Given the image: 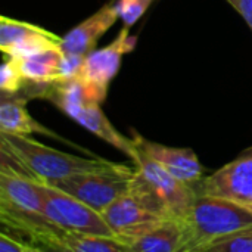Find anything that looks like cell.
<instances>
[{
  "instance_id": "obj_4",
  "label": "cell",
  "mask_w": 252,
  "mask_h": 252,
  "mask_svg": "<svg viewBox=\"0 0 252 252\" xmlns=\"http://www.w3.org/2000/svg\"><path fill=\"white\" fill-rule=\"evenodd\" d=\"M130 193L148 210L168 221H183L192 211L198 192L180 182L155 161L139 154Z\"/></svg>"
},
{
  "instance_id": "obj_20",
  "label": "cell",
  "mask_w": 252,
  "mask_h": 252,
  "mask_svg": "<svg viewBox=\"0 0 252 252\" xmlns=\"http://www.w3.org/2000/svg\"><path fill=\"white\" fill-rule=\"evenodd\" d=\"M152 0H120V18L124 27L131 28L148 10Z\"/></svg>"
},
{
  "instance_id": "obj_24",
  "label": "cell",
  "mask_w": 252,
  "mask_h": 252,
  "mask_svg": "<svg viewBox=\"0 0 252 252\" xmlns=\"http://www.w3.org/2000/svg\"><path fill=\"white\" fill-rule=\"evenodd\" d=\"M25 250H27V252H46L34 244H25Z\"/></svg>"
},
{
  "instance_id": "obj_12",
  "label": "cell",
  "mask_w": 252,
  "mask_h": 252,
  "mask_svg": "<svg viewBox=\"0 0 252 252\" xmlns=\"http://www.w3.org/2000/svg\"><path fill=\"white\" fill-rule=\"evenodd\" d=\"M120 18V0L103 4L93 15L68 31L61 40L63 53L87 56L92 53L100 37L117 22Z\"/></svg>"
},
{
  "instance_id": "obj_13",
  "label": "cell",
  "mask_w": 252,
  "mask_h": 252,
  "mask_svg": "<svg viewBox=\"0 0 252 252\" xmlns=\"http://www.w3.org/2000/svg\"><path fill=\"white\" fill-rule=\"evenodd\" d=\"M71 120L78 123L81 127H84L87 131L93 133L103 142L109 143L115 149L121 151L124 155H127L133 162L137 161L139 158V151L136 148V143L133 137H126L121 134L112 123L108 120V117L103 114L100 103L96 102H86L81 106H78L71 115Z\"/></svg>"
},
{
  "instance_id": "obj_8",
  "label": "cell",
  "mask_w": 252,
  "mask_h": 252,
  "mask_svg": "<svg viewBox=\"0 0 252 252\" xmlns=\"http://www.w3.org/2000/svg\"><path fill=\"white\" fill-rule=\"evenodd\" d=\"M136 41L137 38L130 35V28L123 27L114 41L86 56L77 78H81L102 99H106L109 83L120 71L123 56L136 47Z\"/></svg>"
},
{
  "instance_id": "obj_7",
  "label": "cell",
  "mask_w": 252,
  "mask_h": 252,
  "mask_svg": "<svg viewBox=\"0 0 252 252\" xmlns=\"http://www.w3.org/2000/svg\"><path fill=\"white\" fill-rule=\"evenodd\" d=\"M195 189L198 195L221 198L252 213V149L204 177Z\"/></svg>"
},
{
  "instance_id": "obj_19",
  "label": "cell",
  "mask_w": 252,
  "mask_h": 252,
  "mask_svg": "<svg viewBox=\"0 0 252 252\" xmlns=\"http://www.w3.org/2000/svg\"><path fill=\"white\" fill-rule=\"evenodd\" d=\"M202 252H252V227L235 233Z\"/></svg>"
},
{
  "instance_id": "obj_14",
  "label": "cell",
  "mask_w": 252,
  "mask_h": 252,
  "mask_svg": "<svg viewBox=\"0 0 252 252\" xmlns=\"http://www.w3.org/2000/svg\"><path fill=\"white\" fill-rule=\"evenodd\" d=\"M27 99L21 97L19 94H1L0 100V133L7 134H19V136H30V134H43L53 137L56 140H62L71 146L80 148L72 142L65 140L50 128L40 124L37 120L31 117L27 109ZM83 149V148H80Z\"/></svg>"
},
{
  "instance_id": "obj_9",
  "label": "cell",
  "mask_w": 252,
  "mask_h": 252,
  "mask_svg": "<svg viewBox=\"0 0 252 252\" xmlns=\"http://www.w3.org/2000/svg\"><path fill=\"white\" fill-rule=\"evenodd\" d=\"M102 217L114 233V238L127 245L168 221L142 205L130 192L111 204L102 213Z\"/></svg>"
},
{
  "instance_id": "obj_16",
  "label": "cell",
  "mask_w": 252,
  "mask_h": 252,
  "mask_svg": "<svg viewBox=\"0 0 252 252\" xmlns=\"http://www.w3.org/2000/svg\"><path fill=\"white\" fill-rule=\"evenodd\" d=\"M40 244H58L71 252H128V245L115 238L65 230L56 238Z\"/></svg>"
},
{
  "instance_id": "obj_17",
  "label": "cell",
  "mask_w": 252,
  "mask_h": 252,
  "mask_svg": "<svg viewBox=\"0 0 252 252\" xmlns=\"http://www.w3.org/2000/svg\"><path fill=\"white\" fill-rule=\"evenodd\" d=\"M182 239V223L165 221L157 229L128 244V252H177Z\"/></svg>"
},
{
  "instance_id": "obj_1",
  "label": "cell",
  "mask_w": 252,
  "mask_h": 252,
  "mask_svg": "<svg viewBox=\"0 0 252 252\" xmlns=\"http://www.w3.org/2000/svg\"><path fill=\"white\" fill-rule=\"evenodd\" d=\"M0 152L6 162L25 176L50 183L69 176L96 171L112 165L100 157H78L46 146L30 136L0 133Z\"/></svg>"
},
{
  "instance_id": "obj_18",
  "label": "cell",
  "mask_w": 252,
  "mask_h": 252,
  "mask_svg": "<svg viewBox=\"0 0 252 252\" xmlns=\"http://www.w3.org/2000/svg\"><path fill=\"white\" fill-rule=\"evenodd\" d=\"M25 78L19 69L18 61L15 58L4 56L0 68V92L1 94H18L24 86Z\"/></svg>"
},
{
  "instance_id": "obj_3",
  "label": "cell",
  "mask_w": 252,
  "mask_h": 252,
  "mask_svg": "<svg viewBox=\"0 0 252 252\" xmlns=\"http://www.w3.org/2000/svg\"><path fill=\"white\" fill-rule=\"evenodd\" d=\"M182 223L177 252H202L211 245L252 227V213L216 196L198 195L189 216Z\"/></svg>"
},
{
  "instance_id": "obj_22",
  "label": "cell",
  "mask_w": 252,
  "mask_h": 252,
  "mask_svg": "<svg viewBox=\"0 0 252 252\" xmlns=\"http://www.w3.org/2000/svg\"><path fill=\"white\" fill-rule=\"evenodd\" d=\"M0 252H27V250L25 244L13 239L6 232H3L0 236Z\"/></svg>"
},
{
  "instance_id": "obj_11",
  "label": "cell",
  "mask_w": 252,
  "mask_h": 252,
  "mask_svg": "<svg viewBox=\"0 0 252 252\" xmlns=\"http://www.w3.org/2000/svg\"><path fill=\"white\" fill-rule=\"evenodd\" d=\"M133 140L140 155L155 161L180 182L196 186L204 179V167L192 149L165 146L148 140L136 131L133 133Z\"/></svg>"
},
{
  "instance_id": "obj_10",
  "label": "cell",
  "mask_w": 252,
  "mask_h": 252,
  "mask_svg": "<svg viewBox=\"0 0 252 252\" xmlns=\"http://www.w3.org/2000/svg\"><path fill=\"white\" fill-rule=\"evenodd\" d=\"M62 37L55 32L9 16L0 18V50L9 58H25L47 49L59 47Z\"/></svg>"
},
{
  "instance_id": "obj_23",
  "label": "cell",
  "mask_w": 252,
  "mask_h": 252,
  "mask_svg": "<svg viewBox=\"0 0 252 252\" xmlns=\"http://www.w3.org/2000/svg\"><path fill=\"white\" fill-rule=\"evenodd\" d=\"M34 245L40 247L43 251H46V252H71V251H68L66 248H63V247L58 245V244H34Z\"/></svg>"
},
{
  "instance_id": "obj_5",
  "label": "cell",
  "mask_w": 252,
  "mask_h": 252,
  "mask_svg": "<svg viewBox=\"0 0 252 252\" xmlns=\"http://www.w3.org/2000/svg\"><path fill=\"white\" fill-rule=\"evenodd\" d=\"M136 167L114 162L106 168L69 176L47 185L77 198L99 214L130 190Z\"/></svg>"
},
{
  "instance_id": "obj_6",
  "label": "cell",
  "mask_w": 252,
  "mask_h": 252,
  "mask_svg": "<svg viewBox=\"0 0 252 252\" xmlns=\"http://www.w3.org/2000/svg\"><path fill=\"white\" fill-rule=\"evenodd\" d=\"M37 188L43 198L44 214L56 227L65 232L114 238L102 214L84 202L43 182H37Z\"/></svg>"
},
{
  "instance_id": "obj_2",
  "label": "cell",
  "mask_w": 252,
  "mask_h": 252,
  "mask_svg": "<svg viewBox=\"0 0 252 252\" xmlns=\"http://www.w3.org/2000/svg\"><path fill=\"white\" fill-rule=\"evenodd\" d=\"M37 182L9 165H0L1 223L13 232L27 235L32 244L50 241L63 232L46 217Z\"/></svg>"
},
{
  "instance_id": "obj_15",
  "label": "cell",
  "mask_w": 252,
  "mask_h": 252,
  "mask_svg": "<svg viewBox=\"0 0 252 252\" xmlns=\"http://www.w3.org/2000/svg\"><path fill=\"white\" fill-rule=\"evenodd\" d=\"M27 83L52 84L62 80V59L63 52L59 47L47 49L25 58H15Z\"/></svg>"
},
{
  "instance_id": "obj_21",
  "label": "cell",
  "mask_w": 252,
  "mask_h": 252,
  "mask_svg": "<svg viewBox=\"0 0 252 252\" xmlns=\"http://www.w3.org/2000/svg\"><path fill=\"white\" fill-rule=\"evenodd\" d=\"M245 19L252 31V0H226Z\"/></svg>"
}]
</instances>
